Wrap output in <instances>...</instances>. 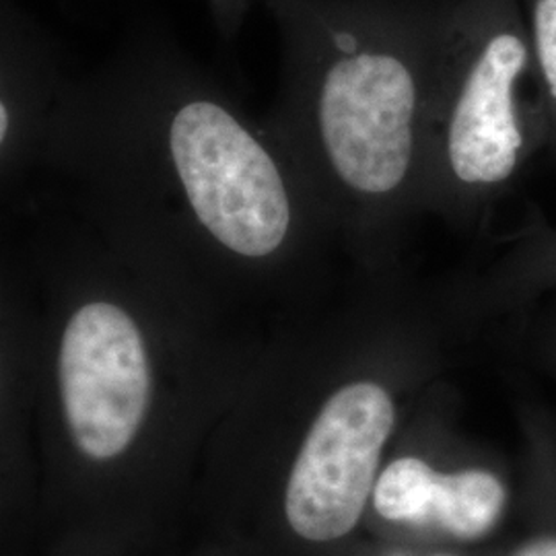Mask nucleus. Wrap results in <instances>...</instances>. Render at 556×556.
I'll return each mask as SVG.
<instances>
[{"label":"nucleus","mask_w":556,"mask_h":556,"mask_svg":"<svg viewBox=\"0 0 556 556\" xmlns=\"http://www.w3.org/2000/svg\"><path fill=\"white\" fill-rule=\"evenodd\" d=\"M40 169L169 293L305 282L340 254L266 122L157 29L71 77Z\"/></svg>","instance_id":"f257e3e1"},{"label":"nucleus","mask_w":556,"mask_h":556,"mask_svg":"<svg viewBox=\"0 0 556 556\" xmlns=\"http://www.w3.org/2000/svg\"><path fill=\"white\" fill-rule=\"evenodd\" d=\"M262 2L280 38V87L266 126L338 252L386 280L425 215L439 0Z\"/></svg>","instance_id":"f03ea898"},{"label":"nucleus","mask_w":556,"mask_h":556,"mask_svg":"<svg viewBox=\"0 0 556 556\" xmlns=\"http://www.w3.org/2000/svg\"><path fill=\"white\" fill-rule=\"evenodd\" d=\"M544 147L548 103L521 0H439L425 215L477 227Z\"/></svg>","instance_id":"7ed1b4c3"},{"label":"nucleus","mask_w":556,"mask_h":556,"mask_svg":"<svg viewBox=\"0 0 556 556\" xmlns=\"http://www.w3.org/2000/svg\"><path fill=\"white\" fill-rule=\"evenodd\" d=\"M427 367L425 334L386 324L365 367L324 397L287 482L285 514L298 536L334 542L357 528L400 427L402 394Z\"/></svg>","instance_id":"20e7f679"},{"label":"nucleus","mask_w":556,"mask_h":556,"mask_svg":"<svg viewBox=\"0 0 556 556\" xmlns=\"http://www.w3.org/2000/svg\"><path fill=\"white\" fill-rule=\"evenodd\" d=\"M369 509L386 530L420 542L491 546L516 519L517 470L470 443L447 454L404 450L383 462Z\"/></svg>","instance_id":"39448f33"},{"label":"nucleus","mask_w":556,"mask_h":556,"mask_svg":"<svg viewBox=\"0 0 556 556\" xmlns=\"http://www.w3.org/2000/svg\"><path fill=\"white\" fill-rule=\"evenodd\" d=\"M68 80L56 43L20 4L4 0L0 41V172L4 190L40 169Z\"/></svg>","instance_id":"423d86ee"},{"label":"nucleus","mask_w":556,"mask_h":556,"mask_svg":"<svg viewBox=\"0 0 556 556\" xmlns=\"http://www.w3.org/2000/svg\"><path fill=\"white\" fill-rule=\"evenodd\" d=\"M516 425L517 532L501 556H556V408L519 402Z\"/></svg>","instance_id":"0eeeda50"},{"label":"nucleus","mask_w":556,"mask_h":556,"mask_svg":"<svg viewBox=\"0 0 556 556\" xmlns=\"http://www.w3.org/2000/svg\"><path fill=\"white\" fill-rule=\"evenodd\" d=\"M556 291V227L534 223L459 293L468 318L519 316Z\"/></svg>","instance_id":"6e6552de"},{"label":"nucleus","mask_w":556,"mask_h":556,"mask_svg":"<svg viewBox=\"0 0 556 556\" xmlns=\"http://www.w3.org/2000/svg\"><path fill=\"white\" fill-rule=\"evenodd\" d=\"M521 4L548 103L551 149H556V0H521Z\"/></svg>","instance_id":"1a4fd4ad"},{"label":"nucleus","mask_w":556,"mask_h":556,"mask_svg":"<svg viewBox=\"0 0 556 556\" xmlns=\"http://www.w3.org/2000/svg\"><path fill=\"white\" fill-rule=\"evenodd\" d=\"M516 318L526 321V338L538 363L556 379V291Z\"/></svg>","instance_id":"9d476101"},{"label":"nucleus","mask_w":556,"mask_h":556,"mask_svg":"<svg viewBox=\"0 0 556 556\" xmlns=\"http://www.w3.org/2000/svg\"><path fill=\"white\" fill-rule=\"evenodd\" d=\"M254 2L256 0H206L213 25L223 40L233 41L238 38Z\"/></svg>","instance_id":"9b49d317"},{"label":"nucleus","mask_w":556,"mask_h":556,"mask_svg":"<svg viewBox=\"0 0 556 556\" xmlns=\"http://www.w3.org/2000/svg\"><path fill=\"white\" fill-rule=\"evenodd\" d=\"M503 542H505V538L497 544L482 546V548H450V551H433V553H425V555H410L402 548H396V551H390L386 556H501Z\"/></svg>","instance_id":"f8f14e48"}]
</instances>
